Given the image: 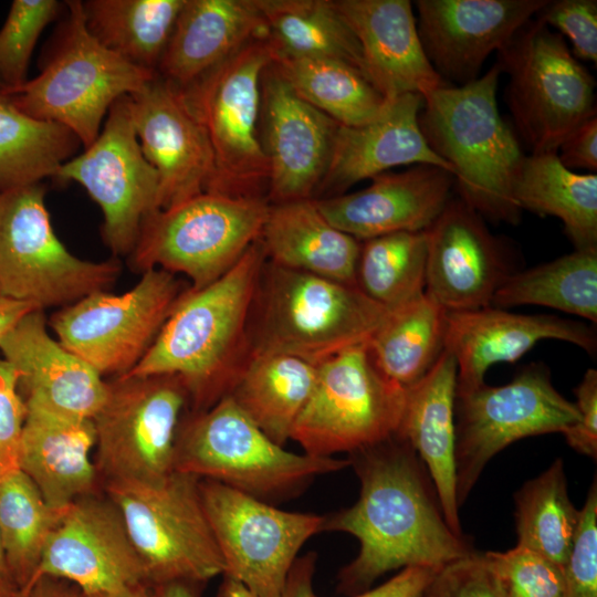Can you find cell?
<instances>
[{"instance_id":"cell-32","label":"cell","mask_w":597,"mask_h":597,"mask_svg":"<svg viewBox=\"0 0 597 597\" xmlns=\"http://www.w3.org/2000/svg\"><path fill=\"white\" fill-rule=\"evenodd\" d=\"M317 365L287 354L251 353L229 397L283 447L315 385Z\"/></svg>"},{"instance_id":"cell-30","label":"cell","mask_w":597,"mask_h":597,"mask_svg":"<svg viewBox=\"0 0 597 597\" xmlns=\"http://www.w3.org/2000/svg\"><path fill=\"white\" fill-rule=\"evenodd\" d=\"M457 362L443 350L432 368L406 390L397 433L426 465L451 530L463 535L457 501L454 402Z\"/></svg>"},{"instance_id":"cell-44","label":"cell","mask_w":597,"mask_h":597,"mask_svg":"<svg viewBox=\"0 0 597 597\" xmlns=\"http://www.w3.org/2000/svg\"><path fill=\"white\" fill-rule=\"evenodd\" d=\"M483 557L506 597H568L563 566L540 553L516 545Z\"/></svg>"},{"instance_id":"cell-26","label":"cell","mask_w":597,"mask_h":597,"mask_svg":"<svg viewBox=\"0 0 597 597\" xmlns=\"http://www.w3.org/2000/svg\"><path fill=\"white\" fill-rule=\"evenodd\" d=\"M355 34L369 82L387 98L448 85L427 59L408 0H334Z\"/></svg>"},{"instance_id":"cell-38","label":"cell","mask_w":597,"mask_h":597,"mask_svg":"<svg viewBox=\"0 0 597 597\" xmlns=\"http://www.w3.org/2000/svg\"><path fill=\"white\" fill-rule=\"evenodd\" d=\"M64 512L50 507L19 468L0 478L1 545L18 597H28L45 544Z\"/></svg>"},{"instance_id":"cell-36","label":"cell","mask_w":597,"mask_h":597,"mask_svg":"<svg viewBox=\"0 0 597 597\" xmlns=\"http://www.w3.org/2000/svg\"><path fill=\"white\" fill-rule=\"evenodd\" d=\"M185 0L82 1L88 32L125 61L153 72L172 33Z\"/></svg>"},{"instance_id":"cell-51","label":"cell","mask_w":597,"mask_h":597,"mask_svg":"<svg viewBox=\"0 0 597 597\" xmlns=\"http://www.w3.org/2000/svg\"><path fill=\"white\" fill-rule=\"evenodd\" d=\"M439 569L425 566L405 567L384 584L352 597H420Z\"/></svg>"},{"instance_id":"cell-14","label":"cell","mask_w":597,"mask_h":597,"mask_svg":"<svg viewBox=\"0 0 597 597\" xmlns=\"http://www.w3.org/2000/svg\"><path fill=\"white\" fill-rule=\"evenodd\" d=\"M575 402L554 387L549 369L531 364L501 386L483 384L455 395V481L459 507L484 467L511 443L532 436L559 432L575 425Z\"/></svg>"},{"instance_id":"cell-49","label":"cell","mask_w":597,"mask_h":597,"mask_svg":"<svg viewBox=\"0 0 597 597\" xmlns=\"http://www.w3.org/2000/svg\"><path fill=\"white\" fill-rule=\"evenodd\" d=\"M578 420L562 434L575 451L597 458V370L589 368L574 389Z\"/></svg>"},{"instance_id":"cell-5","label":"cell","mask_w":597,"mask_h":597,"mask_svg":"<svg viewBox=\"0 0 597 597\" xmlns=\"http://www.w3.org/2000/svg\"><path fill=\"white\" fill-rule=\"evenodd\" d=\"M350 465L347 459L297 454L273 442L226 396L182 419L174 470L217 481L271 502L297 495L316 476Z\"/></svg>"},{"instance_id":"cell-12","label":"cell","mask_w":597,"mask_h":597,"mask_svg":"<svg viewBox=\"0 0 597 597\" xmlns=\"http://www.w3.org/2000/svg\"><path fill=\"white\" fill-rule=\"evenodd\" d=\"M405 400L406 390L381 373L368 342L352 346L317 365L291 439L313 457L349 454L396 433Z\"/></svg>"},{"instance_id":"cell-31","label":"cell","mask_w":597,"mask_h":597,"mask_svg":"<svg viewBox=\"0 0 597 597\" xmlns=\"http://www.w3.org/2000/svg\"><path fill=\"white\" fill-rule=\"evenodd\" d=\"M259 240L274 265L356 286L362 241L332 226L312 198L270 205Z\"/></svg>"},{"instance_id":"cell-54","label":"cell","mask_w":597,"mask_h":597,"mask_svg":"<svg viewBox=\"0 0 597 597\" xmlns=\"http://www.w3.org/2000/svg\"><path fill=\"white\" fill-rule=\"evenodd\" d=\"M32 310H36V307L30 303L0 294V342L15 324Z\"/></svg>"},{"instance_id":"cell-6","label":"cell","mask_w":597,"mask_h":597,"mask_svg":"<svg viewBox=\"0 0 597 597\" xmlns=\"http://www.w3.org/2000/svg\"><path fill=\"white\" fill-rule=\"evenodd\" d=\"M63 19L40 74L6 94L27 115L69 128L88 147L119 97L140 90L157 72L138 67L102 45L85 25L82 1L65 2Z\"/></svg>"},{"instance_id":"cell-11","label":"cell","mask_w":597,"mask_h":597,"mask_svg":"<svg viewBox=\"0 0 597 597\" xmlns=\"http://www.w3.org/2000/svg\"><path fill=\"white\" fill-rule=\"evenodd\" d=\"M44 197L42 182L0 192V294L43 311L106 291L122 271L117 258L72 254L53 230Z\"/></svg>"},{"instance_id":"cell-25","label":"cell","mask_w":597,"mask_h":597,"mask_svg":"<svg viewBox=\"0 0 597 597\" xmlns=\"http://www.w3.org/2000/svg\"><path fill=\"white\" fill-rule=\"evenodd\" d=\"M0 352L28 406L93 419L105 401L106 380L49 334L43 310L27 313L1 339Z\"/></svg>"},{"instance_id":"cell-9","label":"cell","mask_w":597,"mask_h":597,"mask_svg":"<svg viewBox=\"0 0 597 597\" xmlns=\"http://www.w3.org/2000/svg\"><path fill=\"white\" fill-rule=\"evenodd\" d=\"M199 484L198 476L174 470L157 481L103 485L123 516L149 585L205 584L224 572Z\"/></svg>"},{"instance_id":"cell-23","label":"cell","mask_w":597,"mask_h":597,"mask_svg":"<svg viewBox=\"0 0 597 597\" xmlns=\"http://www.w3.org/2000/svg\"><path fill=\"white\" fill-rule=\"evenodd\" d=\"M549 338L572 343L589 354L597 349L595 331L570 318L517 314L491 305L448 312L444 349L457 362L455 395L485 384V373L493 364L514 363L536 343Z\"/></svg>"},{"instance_id":"cell-39","label":"cell","mask_w":597,"mask_h":597,"mask_svg":"<svg viewBox=\"0 0 597 597\" xmlns=\"http://www.w3.org/2000/svg\"><path fill=\"white\" fill-rule=\"evenodd\" d=\"M542 305L597 323V249L574 250L526 271L511 273L491 306Z\"/></svg>"},{"instance_id":"cell-34","label":"cell","mask_w":597,"mask_h":597,"mask_svg":"<svg viewBox=\"0 0 597 597\" xmlns=\"http://www.w3.org/2000/svg\"><path fill=\"white\" fill-rule=\"evenodd\" d=\"M447 313L426 292L388 311L368 341L381 373L405 390L418 383L444 350Z\"/></svg>"},{"instance_id":"cell-58","label":"cell","mask_w":597,"mask_h":597,"mask_svg":"<svg viewBox=\"0 0 597 597\" xmlns=\"http://www.w3.org/2000/svg\"><path fill=\"white\" fill-rule=\"evenodd\" d=\"M0 597H18L17 589L7 567L0 537Z\"/></svg>"},{"instance_id":"cell-52","label":"cell","mask_w":597,"mask_h":597,"mask_svg":"<svg viewBox=\"0 0 597 597\" xmlns=\"http://www.w3.org/2000/svg\"><path fill=\"white\" fill-rule=\"evenodd\" d=\"M317 555L310 552L297 557L289 573L281 597H315L313 579L316 570Z\"/></svg>"},{"instance_id":"cell-42","label":"cell","mask_w":597,"mask_h":597,"mask_svg":"<svg viewBox=\"0 0 597 597\" xmlns=\"http://www.w3.org/2000/svg\"><path fill=\"white\" fill-rule=\"evenodd\" d=\"M426 231L395 232L360 243L356 286L387 311L426 292Z\"/></svg>"},{"instance_id":"cell-40","label":"cell","mask_w":597,"mask_h":597,"mask_svg":"<svg viewBox=\"0 0 597 597\" xmlns=\"http://www.w3.org/2000/svg\"><path fill=\"white\" fill-rule=\"evenodd\" d=\"M80 144L65 126L27 115L0 93V192L54 178Z\"/></svg>"},{"instance_id":"cell-4","label":"cell","mask_w":597,"mask_h":597,"mask_svg":"<svg viewBox=\"0 0 597 597\" xmlns=\"http://www.w3.org/2000/svg\"><path fill=\"white\" fill-rule=\"evenodd\" d=\"M388 311L357 286L265 262L249 325L251 353L314 365L369 341Z\"/></svg>"},{"instance_id":"cell-35","label":"cell","mask_w":597,"mask_h":597,"mask_svg":"<svg viewBox=\"0 0 597 597\" xmlns=\"http://www.w3.org/2000/svg\"><path fill=\"white\" fill-rule=\"evenodd\" d=\"M256 3L277 54L341 61L368 80L360 45L335 1L256 0Z\"/></svg>"},{"instance_id":"cell-15","label":"cell","mask_w":597,"mask_h":597,"mask_svg":"<svg viewBox=\"0 0 597 597\" xmlns=\"http://www.w3.org/2000/svg\"><path fill=\"white\" fill-rule=\"evenodd\" d=\"M189 286L165 270H147L128 291L92 293L60 308L49 325L63 347L102 377L124 376L147 354Z\"/></svg>"},{"instance_id":"cell-27","label":"cell","mask_w":597,"mask_h":597,"mask_svg":"<svg viewBox=\"0 0 597 597\" xmlns=\"http://www.w3.org/2000/svg\"><path fill=\"white\" fill-rule=\"evenodd\" d=\"M422 102L419 94H404L390 100L381 114L367 124L339 125L317 190L343 195L360 180L404 165H432L452 172L421 133L418 116Z\"/></svg>"},{"instance_id":"cell-20","label":"cell","mask_w":597,"mask_h":597,"mask_svg":"<svg viewBox=\"0 0 597 597\" xmlns=\"http://www.w3.org/2000/svg\"><path fill=\"white\" fill-rule=\"evenodd\" d=\"M129 100L142 151L158 174L157 210L205 192L213 174L212 153L180 90L156 73Z\"/></svg>"},{"instance_id":"cell-29","label":"cell","mask_w":597,"mask_h":597,"mask_svg":"<svg viewBox=\"0 0 597 597\" xmlns=\"http://www.w3.org/2000/svg\"><path fill=\"white\" fill-rule=\"evenodd\" d=\"M263 35L266 25L256 0H185L157 74L185 87Z\"/></svg>"},{"instance_id":"cell-1","label":"cell","mask_w":597,"mask_h":597,"mask_svg":"<svg viewBox=\"0 0 597 597\" xmlns=\"http://www.w3.org/2000/svg\"><path fill=\"white\" fill-rule=\"evenodd\" d=\"M359 482L349 507L324 515L323 531L357 538L359 551L337 575L338 590L355 595L383 575L409 566L441 568L476 551L449 526L431 476L397 432L348 455Z\"/></svg>"},{"instance_id":"cell-37","label":"cell","mask_w":597,"mask_h":597,"mask_svg":"<svg viewBox=\"0 0 597 597\" xmlns=\"http://www.w3.org/2000/svg\"><path fill=\"white\" fill-rule=\"evenodd\" d=\"M272 66L301 98L343 126L371 122L390 101L341 61L276 53Z\"/></svg>"},{"instance_id":"cell-50","label":"cell","mask_w":597,"mask_h":597,"mask_svg":"<svg viewBox=\"0 0 597 597\" xmlns=\"http://www.w3.org/2000/svg\"><path fill=\"white\" fill-rule=\"evenodd\" d=\"M557 156L568 169L597 171V115L574 129L559 145Z\"/></svg>"},{"instance_id":"cell-45","label":"cell","mask_w":597,"mask_h":597,"mask_svg":"<svg viewBox=\"0 0 597 597\" xmlns=\"http://www.w3.org/2000/svg\"><path fill=\"white\" fill-rule=\"evenodd\" d=\"M568 597H597V483L579 510L577 531L563 566Z\"/></svg>"},{"instance_id":"cell-18","label":"cell","mask_w":597,"mask_h":597,"mask_svg":"<svg viewBox=\"0 0 597 597\" xmlns=\"http://www.w3.org/2000/svg\"><path fill=\"white\" fill-rule=\"evenodd\" d=\"M43 576L67 580L84 595L148 584L123 516L106 493L84 496L65 510L45 544L33 585Z\"/></svg>"},{"instance_id":"cell-7","label":"cell","mask_w":597,"mask_h":597,"mask_svg":"<svg viewBox=\"0 0 597 597\" xmlns=\"http://www.w3.org/2000/svg\"><path fill=\"white\" fill-rule=\"evenodd\" d=\"M276 56L268 35L259 36L185 87H178L210 144L213 174L207 192L262 197L269 163L258 122L261 81Z\"/></svg>"},{"instance_id":"cell-10","label":"cell","mask_w":597,"mask_h":597,"mask_svg":"<svg viewBox=\"0 0 597 597\" xmlns=\"http://www.w3.org/2000/svg\"><path fill=\"white\" fill-rule=\"evenodd\" d=\"M263 197L202 192L144 220L129 256L134 271L184 274L202 289L227 273L260 238L269 210Z\"/></svg>"},{"instance_id":"cell-3","label":"cell","mask_w":597,"mask_h":597,"mask_svg":"<svg viewBox=\"0 0 597 597\" xmlns=\"http://www.w3.org/2000/svg\"><path fill=\"white\" fill-rule=\"evenodd\" d=\"M495 63L475 81L423 96L418 121L429 147L452 169L459 198L492 221L516 223L513 185L524 158L517 135L496 102Z\"/></svg>"},{"instance_id":"cell-28","label":"cell","mask_w":597,"mask_h":597,"mask_svg":"<svg viewBox=\"0 0 597 597\" xmlns=\"http://www.w3.org/2000/svg\"><path fill=\"white\" fill-rule=\"evenodd\" d=\"M18 468L35 484L46 504L59 511L98 492L100 474L92 450L93 419L55 413L25 405Z\"/></svg>"},{"instance_id":"cell-46","label":"cell","mask_w":597,"mask_h":597,"mask_svg":"<svg viewBox=\"0 0 597 597\" xmlns=\"http://www.w3.org/2000/svg\"><path fill=\"white\" fill-rule=\"evenodd\" d=\"M549 29L570 42L578 61L597 63V1L547 0L535 14Z\"/></svg>"},{"instance_id":"cell-53","label":"cell","mask_w":597,"mask_h":597,"mask_svg":"<svg viewBox=\"0 0 597 597\" xmlns=\"http://www.w3.org/2000/svg\"><path fill=\"white\" fill-rule=\"evenodd\" d=\"M28 597H84L74 584L50 576L39 578L32 586Z\"/></svg>"},{"instance_id":"cell-21","label":"cell","mask_w":597,"mask_h":597,"mask_svg":"<svg viewBox=\"0 0 597 597\" xmlns=\"http://www.w3.org/2000/svg\"><path fill=\"white\" fill-rule=\"evenodd\" d=\"M547 0H417V30L433 70L462 86Z\"/></svg>"},{"instance_id":"cell-33","label":"cell","mask_w":597,"mask_h":597,"mask_svg":"<svg viewBox=\"0 0 597 597\" xmlns=\"http://www.w3.org/2000/svg\"><path fill=\"white\" fill-rule=\"evenodd\" d=\"M521 209L558 218L575 250L597 249V175L566 168L557 153L525 155L513 185Z\"/></svg>"},{"instance_id":"cell-43","label":"cell","mask_w":597,"mask_h":597,"mask_svg":"<svg viewBox=\"0 0 597 597\" xmlns=\"http://www.w3.org/2000/svg\"><path fill=\"white\" fill-rule=\"evenodd\" d=\"M56 0H14L0 29V84L9 94L28 82L29 62L43 29L62 10Z\"/></svg>"},{"instance_id":"cell-13","label":"cell","mask_w":597,"mask_h":597,"mask_svg":"<svg viewBox=\"0 0 597 597\" xmlns=\"http://www.w3.org/2000/svg\"><path fill=\"white\" fill-rule=\"evenodd\" d=\"M106 383L105 401L93 418L103 485L151 482L172 472L178 430L190 406L182 381L172 375H124Z\"/></svg>"},{"instance_id":"cell-17","label":"cell","mask_w":597,"mask_h":597,"mask_svg":"<svg viewBox=\"0 0 597 597\" xmlns=\"http://www.w3.org/2000/svg\"><path fill=\"white\" fill-rule=\"evenodd\" d=\"M137 139L129 95H124L111 106L97 138L54 177L80 184L100 206L102 238L113 258L132 253L144 220L157 210L158 174Z\"/></svg>"},{"instance_id":"cell-16","label":"cell","mask_w":597,"mask_h":597,"mask_svg":"<svg viewBox=\"0 0 597 597\" xmlns=\"http://www.w3.org/2000/svg\"><path fill=\"white\" fill-rule=\"evenodd\" d=\"M199 485L222 575L256 597H281L301 547L323 532L324 515L283 511L208 479Z\"/></svg>"},{"instance_id":"cell-55","label":"cell","mask_w":597,"mask_h":597,"mask_svg":"<svg viewBox=\"0 0 597 597\" xmlns=\"http://www.w3.org/2000/svg\"><path fill=\"white\" fill-rule=\"evenodd\" d=\"M84 597H160V595L157 587L144 583L113 591L84 595Z\"/></svg>"},{"instance_id":"cell-57","label":"cell","mask_w":597,"mask_h":597,"mask_svg":"<svg viewBox=\"0 0 597 597\" xmlns=\"http://www.w3.org/2000/svg\"><path fill=\"white\" fill-rule=\"evenodd\" d=\"M217 597H256L240 582L222 575V582L219 586Z\"/></svg>"},{"instance_id":"cell-59","label":"cell","mask_w":597,"mask_h":597,"mask_svg":"<svg viewBox=\"0 0 597 597\" xmlns=\"http://www.w3.org/2000/svg\"><path fill=\"white\" fill-rule=\"evenodd\" d=\"M2 92H3V88H2V86H1V84H0V93H2Z\"/></svg>"},{"instance_id":"cell-2","label":"cell","mask_w":597,"mask_h":597,"mask_svg":"<svg viewBox=\"0 0 597 597\" xmlns=\"http://www.w3.org/2000/svg\"><path fill=\"white\" fill-rule=\"evenodd\" d=\"M256 240L221 277L182 293L155 343L127 375H172L192 412L228 396L251 355L249 325L263 266Z\"/></svg>"},{"instance_id":"cell-19","label":"cell","mask_w":597,"mask_h":597,"mask_svg":"<svg viewBox=\"0 0 597 597\" xmlns=\"http://www.w3.org/2000/svg\"><path fill=\"white\" fill-rule=\"evenodd\" d=\"M260 112L269 199H311L327 170L339 124L301 98L272 64L262 76Z\"/></svg>"},{"instance_id":"cell-56","label":"cell","mask_w":597,"mask_h":597,"mask_svg":"<svg viewBox=\"0 0 597 597\" xmlns=\"http://www.w3.org/2000/svg\"><path fill=\"white\" fill-rule=\"evenodd\" d=\"M201 585L190 582H172L157 588L160 597H200Z\"/></svg>"},{"instance_id":"cell-24","label":"cell","mask_w":597,"mask_h":597,"mask_svg":"<svg viewBox=\"0 0 597 597\" xmlns=\"http://www.w3.org/2000/svg\"><path fill=\"white\" fill-rule=\"evenodd\" d=\"M452 172L432 165L386 171L355 192L314 199L320 212L338 230L359 241L428 230L451 199Z\"/></svg>"},{"instance_id":"cell-41","label":"cell","mask_w":597,"mask_h":597,"mask_svg":"<svg viewBox=\"0 0 597 597\" xmlns=\"http://www.w3.org/2000/svg\"><path fill=\"white\" fill-rule=\"evenodd\" d=\"M517 545L564 566L577 531L579 510L572 503L561 458L514 494Z\"/></svg>"},{"instance_id":"cell-8","label":"cell","mask_w":597,"mask_h":597,"mask_svg":"<svg viewBox=\"0 0 597 597\" xmlns=\"http://www.w3.org/2000/svg\"><path fill=\"white\" fill-rule=\"evenodd\" d=\"M496 64L509 76L506 104L531 154L557 153L574 129L597 115L594 77L565 39L535 15L498 51Z\"/></svg>"},{"instance_id":"cell-22","label":"cell","mask_w":597,"mask_h":597,"mask_svg":"<svg viewBox=\"0 0 597 597\" xmlns=\"http://www.w3.org/2000/svg\"><path fill=\"white\" fill-rule=\"evenodd\" d=\"M427 237L426 293L447 312L490 306L511 273L504 244L482 216L451 198Z\"/></svg>"},{"instance_id":"cell-47","label":"cell","mask_w":597,"mask_h":597,"mask_svg":"<svg viewBox=\"0 0 597 597\" xmlns=\"http://www.w3.org/2000/svg\"><path fill=\"white\" fill-rule=\"evenodd\" d=\"M420 597H506L498 578L476 552L442 566Z\"/></svg>"},{"instance_id":"cell-48","label":"cell","mask_w":597,"mask_h":597,"mask_svg":"<svg viewBox=\"0 0 597 597\" xmlns=\"http://www.w3.org/2000/svg\"><path fill=\"white\" fill-rule=\"evenodd\" d=\"M27 408L14 368L0 357V478L18 469L19 446Z\"/></svg>"}]
</instances>
